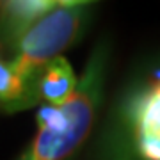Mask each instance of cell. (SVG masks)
Listing matches in <instances>:
<instances>
[{
	"instance_id": "cell-1",
	"label": "cell",
	"mask_w": 160,
	"mask_h": 160,
	"mask_svg": "<svg viewBox=\"0 0 160 160\" xmlns=\"http://www.w3.org/2000/svg\"><path fill=\"white\" fill-rule=\"evenodd\" d=\"M109 45L100 41L82 71L73 96L64 105L38 110V135L16 160H71L89 137L103 100Z\"/></svg>"
},
{
	"instance_id": "cell-2",
	"label": "cell",
	"mask_w": 160,
	"mask_h": 160,
	"mask_svg": "<svg viewBox=\"0 0 160 160\" xmlns=\"http://www.w3.org/2000/svg\"><path fill=\"white\" fill-rule=\"evenodd\" d=\"M98 160H160V68L133 82L114 105Z\"/></svg>"
},
{
	"instance_id": "cell-3",
	"label": "cell",
	"mask_w": 160,
	"mask_h": 160,
	"mask_svg": "<svg viewBox=\"0 0 160 160\" xmlns=\"http://www.w3.org/2000/svg\"><path fill=\"white\" fill-rule=\"evenodd\" d=\"M92 7V2L59 0L57 6L39 18L11 48V68L29 87L36 103H39L36 80L41 69L80 39L89 25Z\"/></svg>"
},
{
	"instance_id": "cell-4",
	"label": "cell",
	"mask_w": 160,
	"mask_h": 160,
	"mask_svg": "<svg viewBox=\"0 0 160 160\" xmlns=\"http://www.w3.org/2000/svg\"><path fill=\"white\" fill-rule=\"evenodd\" d=\"M57 0H7L0 2V48H11L39 18L57 6Z\"/></svg>"
},
{
	"instance_id": "cell-5",
	"label": "cell",
	"mask_w": 160,
	"mask_h": 160,
	"mask_svg": "<svg viewBox=\"0 0 160 160\" xmlns=\"http://www.w3.org/2000/svg\"><path fill=\"white\" fill-rule=\"evenodd\" d=\"M77 84L78 78L68 59L64 55L55 57L41 69L39 77L36 80L38 102H45L46 105H53V107L64 105L73 96Z\"/></svg>"
},
{
	"instance_id": "cell-6",
	"label": "cell",
	"mask_w": 160,
	"mask_h": 160,
	"mask_svg": "<svg viewBox=\"0 0 160 160\" xmlns=\"http://www.w3.org/2000/svg\"><path fill=\"white\" fill-rule=\"evenodd\" d=\"M34 105L36 100L29 87L14 73L11 62L0 55V107L6 112H18Z\"/></svg>"
}]
</instances>
